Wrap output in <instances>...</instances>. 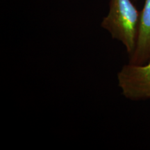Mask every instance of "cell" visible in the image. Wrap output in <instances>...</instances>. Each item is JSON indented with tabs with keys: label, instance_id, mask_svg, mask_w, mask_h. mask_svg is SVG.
Listing matches in <instances>:
<instances>
[{
	"label": "cell",
	"instance_id": "6da1fadb",
	"mask_svg": "<svg viewBox=\"0 0 150 150\" xmlns=\"http://www.w3.org/2000/svg\"><path fill=\"white\" fill-rule=\"evenodd\" d=\"M140 13L131 0H110L108 13L102 27L120 41L131 57L135 51Z\"/></svg>",
	"mask_w": 150,
	"mask_h": 150
},
{
	"label": "cell",
	"instance_id": "7a4b0ae2",
	"mask_svg": "<svg viewBox=\"0 0 150 150\" xmlns=\"http://www.w3.org/2000/svg\"><path fill=\"white\" fill-rule=\"evenodd\" d=\"M122 95L132 100L150 99V60L144 64L124 65L117 74Z\"/></svg>",
	"mask_w": 150,
	"mask_h": 150
},
{
	"label": "cell",
	"instance_id": "3957f363",
	"mask_svg": "<svg viewBox=\"0 0 150 150\" xmlns=\"http://www.w3.org/2000/svg\"><path fill=\"white\" fill-rule=\"evenodd\" d=\"M150 60V0H145L140 13L136 45L130 63L144 64Z\"/></svg>",
	"mask_w": 150,
	"mask_h": 150
}]
</instances>
